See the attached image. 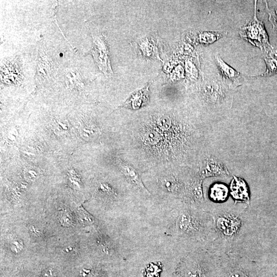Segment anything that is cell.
I'll list each match as a JSON object with an SVG mask.
<instances>
[{
    "label": "cell",
    "mask_w": 277,
    "mask_h": 277,
    "mask_svg": "<svg viewBox=\"0 0 277 277\" xmlns=\"http://www.w3.org/2000/svg\"><path fill=\"white\" fill-rule=\"evenodd\" d=\"M256 4L255 3V14L253 19L247 22L241 28L240 35L243 39L249 41L252 45L257 47L267 53L272 48L269 40L268 35L266 30L264 23L259 21L256 15Z\"/></svg>",
    "instance_id": "obj_1"
},
{
    "label": "cell",
    "mask_w": 277,
    "mask_h": 277,
    "mask_svg": "<svg viewBox=\"0 0 277 277\" xmlns=\"http://www.w3.org/2000/svg\"><path fill=\"white\" fill-rule=\"evenodd\" d=\"M92 54L100 69L106 75H112L110 52L106 41L103 36L94 38Z\"/></svg>",
    "instance_id": "obj_2"
},
{
    "label": "cell",
    "mask_w": 277,
    "mask_h": 277,
    "mask_svg": "<svg viewBox=\"0 0 277 277\" xmlns=\"http://www.w3.org/2000/svg\"><path fill=\"white\" fill-rule=\"evenodd\" d=\"M217 277H258L255 267L241 264L218 266Z\"/></svg>",
    "instance_id": "obj_3"
},
{
    "label": "cell",
    "mask_w": 277,
    "mask_h": 277,
    "mask_svg": "<svg viewBox=\"0 0 277 277\" xmlns=\"http://www.w3.org/2000/svg\"><path fill=\"white\" fill-rule=\"evenodd\" d=\"M216 59L218 70L226 83L233 86L242 84L243 79L239 72L229 66L220 56H216Z\"/></svg>",
    "instance_id": "obj_4"
},
{
    "label": "cell",
    "mask_w": 277,
    "mask_h": 277,
    "mask_svg": "<svg viewBox=\"0 0 277 277\" xmlns=\"http://www.w3.org/2000/svg\"><path fill=\"white\" fill-rule=\"evenodd\" d=\"M120 166L124 177L131 184L138 188L144 194L150 195L142 182L139 173L135 168L121 160H120Z\"/></svg>",
    "instance_id": "obj_5"
},
{
    "label": "cell",
    "mask_w": 277,
    "mask_h": 277,
    "mask_svg": "<svg viewBox=\"0 0 277 277\" xmlns=\"http://www.w3.org/2000/svg\"><path fill=\"white\" fill-rule=\"evenodd\" d=\"M163 135L152 126L148 130L146 129L142 136V141L146 147L155 150H162L164 146Z\"/></svg>",
    "instance_id": "obj_6"
},
{
    "label": "cell",
    "mask_w": 277,
    "mask_h": 277,
    "mask_svg": "<svg viewBox=\"0 0 277 277\" xmlns=\"http://www.w3.org/2000/svg\"><path fill=\"white\" fill-rule=\"evenodd\" d=\"M149 85L141 90L138 91L132 95L125 101L122 107L138 110L147 104L149 99Z\"/></svg>",
    "instance_id": "obj_7"
},
{
    "label": "cell",
    "mask_w": 277,
    "mask_h": 277,
    "mask_svg": "<svg viewBox=\"0 0 277 277\" xmlns=\"http://www.w3.org/2000/svg\"><path fill=\"white\" fill-rule=\"evenodd\" d=\"M230 218H221L218 221V225L225 234L230 235L236 231L238 228L237 221Z\"/></svg>",
    "instance_id": "obj_8"
},
{
    "label": "cell",
    "mask_w": 277,
    "mask_h": 277,
    "mask_svg": "<svg viewBox=\"0 0 277 277\" xmlns=\"http://www.w3.org/2000/svg\"><path fill=\"white\" fill-rule=\"evenodd\" d=\"M232 195L233 197L238 199H244L248 198L247 193L243 192L245 191L247 192L245 184L242 181L239 180H233L231 185Z\"/></svg>",
    "instance_id": "obj_9"
},
{
    "label": "cell",
    "mask_w": 277,
    "mask_h": 277,
    "mask_svg": "<svg viewBox=\"0 0 277 277\" xmlns=\"http://www.w3.org/2000/svg\"><path fill=\"white\" fill-rule=\"evenodd\" d=\"M226 34L227 33L224 32H204L199 35V41L205 45H209V44H212L220 38L225 37Z\"/></svg>",
    "instance_id": "obj_10"
},
{
    "label": "cell",
    "mask_w": 277,
    "mask_h": 277,
    "mask_svg": "<svg viewBox=\"0 0 277 277\" xmlns=\"http://www.w3.org/2000/svg\"><path fill=\"white\" fill-rule=\"evenodd\" d=\"M227 187L222 184L215 185L211 189V197L214 200H225L227 196Z\"/></svg>",
    "instance_id": "obj_11"
},
{
    "label": "cell",
    "mask_w": 277,
    "mask_h": 277,
    "mask_svg": "<svg viewBox=\"0 0 277 277\" xmlns=\"http://www.w3.org/2000/svg\"><path fill=\"white\" fill-rule=\"evenodd\" d=\"M267 64V70L261 76L269 77L277 74V60L264 57Z\"/></svg>",
    "instance_id": "obj_12"
},
{
    "label": "cell",
    "mask_w": 277,
    "mask_h": 277,
    "mask_svg": "<svg viewBox=\"0 0 277 277\" xmlns=\"http://www.w3.org/2000/svg\"><path fill=\"white\" fill-rule=\"evenodd\" d=\"M191 218L188 214H182L178 221V226L183 231H187L192 228Z\"/></svg>",
    "instance_id": "obj_13"
},
{
    "label": "cell",
    "mask_w": 277,
    "mask_h": 277,
    "mask_svg": "<svg viewBox=\"0 0 277 277\" xmlns=\"http://www.w3.org/2000/svg\"><path fill=\"white\" fill-rule=\"evenodd\" d=\"M266 11L269 14V20L273 26V30L277 34V6L275 8H270L266 2Z\"/></svg>",
    "instance_id": "obj_14"
},
{
    "label": "cell",
    "mask_w": 277,
    "mask_h": 277,
    "mask_svg": "<svg viewBox=\"0 0 277 277\" xmlns=\"http://www.w3.org/2000/svg\"><path fill=\"white\" fill-rule=\"evenodd\" d=\"M59 220L61 224L66 226H71L73 223V219L69 213L67 211L60 213Z\"/></svg>",
    "instance_id": "obj_15"
},
{
    "label": "cell",
    "mask_w": 277,
    "mask_h": 277,
    "mask_svg": "<svg viewBox=\"0 0 277 277\" xmlns=\"http://www.w3.org/2000/svg\"><path fill=\"white\" fill-rule=\"evenodd\" d=\"M191 192L194 197L200 200L202 198V193L201 183L199 182L194 183L191 188Z\"/></svg>",
    "instance_id": "obj_16"
},
{
    "label": "cell",
    "mask_w": 277,
    "mask_h": 277,
    "mask_svg": "<svg viewBox=\"0 0 277 277\" xmlns=\"http://www.w3.org/2000/svg\"><path fill=\"white\" fill-rule=\"evenodd\" d=\"M23 249V243L19 240H14L10 244V249L14 253L18 254L20 253Z\"/></svg>",
    "instance_id": "obj_17"
},
{
    "label": "cell",
    "mask_w": 277,
    "mask_h": 277,
    "mask_svg": "<svg viewBox=\"0 0 277 277\" xmlns=\"http://www.w3.org/2000/svg\"><path fill=\"white\" fill-rule=\"evenodd\" d=\"M56 276L55 270L50 267L44 269L41 274V277H56Z\"/></svg>",
    "instance_id": "obj_18"
},
{
    "label": "cell",
    "mask_w": 277,
    "mask_h": 277,
    "mask_svg": "<svg viewBox=\"0 0 277 277\" xmlns=\"http://www.w3.org/2000/svg\"><path fill=\"white\" fill-rule=\"evenodd\" d=\"M264 55V57L277 60V45L275 47H272L271 50Z\"/></svg>",
    "instance_id": "obj_19"
},
{
    "label": "cell",
    "mask_w": 277,
    "mask_h": 277,
    "mask_svg": "<svg viewBox=\"0 0 277 277\" xmlns=\"http://www.w3.org/2000/svg\"><path fill=\"white\" fill-rule=\"evenodd\" d=\"M163 183L164 187L169 191H172L174 189V182L170 178H165L163 181Z\"/></svg>",
    "instance_id": "obj_20"
},
{
    "label": "cell",
    "mask_w": 277,
    "mask_h": 277,
    "mask_svg": "<svg viewBox=\"0 0 277 277\" xmlns=\"http://www.w3.org/2000/svg\"><path fill=\"white\" fill-rule=\"evenodd\" d=\"M81 277H96V274L94 270L83 269L80 273Z\"/></svg>",
    "instance_id": "obj_21"
},
{
    "label": "cell",
    "mask_w": 277,
    "mask_h": 277,
    "mask_svg": "<svg viewBox=\"0 0 277 277\" xmlns=\"http://www.w3.org/2000/svg\"><path fill=\"white\" fill-rule=\"evenodd\" d=\"M30 230L32 234L36 236H40L42 234V233L39 229L35 227L34 226H32V227H31Z\"/></svg>",
    "instance_id": "obj_22"
},
{
    "label": "cell",
    "mask_w": 277,
    "mask_h": 277,
    "mask_svg": "<svg viewBox=\"0 0 277 277\" xmlns=\"http://www.w3.org/2000/svg\"><path fill=\"white\" fill-rule=\"evenodd\" d=\"M75 249L74 247L68 246L63 250L64 253L66 254H71L75 252Z\"/></svg>",
    "instance_id": "obj_23"
}]
</instances>
